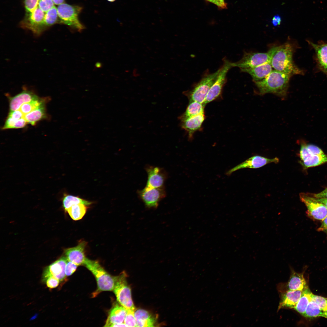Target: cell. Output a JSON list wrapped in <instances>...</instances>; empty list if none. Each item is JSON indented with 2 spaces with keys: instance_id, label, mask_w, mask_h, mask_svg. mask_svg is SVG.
<instances>
[{
  "instance_id": "bcb514c9",
  "label": "cell",
  "mask_w": 327,
  "mask_h": 327,
  "mask_svg": "<svg viewBox=\"0 0 327 327\" xmlns=\"http://www.w3.org/2000/svg\"><path fill=\"white\" fill-rule=\"evenodd\" d=\"M319 203L323 204L327 209V199L325 198H315Z\"/></svg>"
},
{
  "instance_id": "f546056e",
  "label": "cell",
  "mask_w": 327,
  "mask_h": 327,
  "mask_svg": "<svg viewBox=\"0 0 327 327\" xmlns=\"http://www.w3.org/2000/svg\"><path fill=\"white\" fill-rule=\"evenodd\" d=\"M323 312L316 302L312 300L307 306L303 316L309 318L322 317Z\"/></svg>"
},
{
  "instance_id": "d4e9b609",
  "label": "cell",
  "mask_w": 327,
  "mask_h": 327,
  "mask_svg": "<svg viewBox=\"0 0 327 327\" xmlns=\"http://www.w3.org/2000/svg\"><path fill=\"white\" fill-rule=\"evenodd\" d=\"M204 113V104L195 101H190L184 113L180 117L184 120Z\"/></svg>"
},
{
  "instance_id": "8fae6325",
  "label": "cell",
  "mask_w": 327,
  "mask_h": 327,
  "mask_svg": "<svg viewBox=\"0 0 327 327\" xmlns=\"http://www.w3.org/2000/svg\"><path fill=\"white\" fill-rule=\"evenodd\" d=\"M45 12L38 6L33 12L28 13L23 26L39 35L46 28L44 22Z\"/></svg>"
},
{
  "instance_id": "ac0fdd59",
  "label": "cell",
  "mask_w": 327,
  "mask_h": 327,
  "mask_svg": "<svg viewBox=\"0 0 327 327\" xmlns=\"http://www.w3.org/2000/svg\"><path fill=\"white\" fill-rule=\"evenodd\" d=\"M127 309L122 306L116 304L111 309L104 326L111 327L114 324L124 323Z\"/></svg>"
},
{
  "instance_id": "ffe728a7",
  "label": "cell",
  "mask_w": 327,
  "mask_h": 327,
  "mask_svg": "<svg viewBox=\"0 0 327 327\" xmlns=\"http://www.w3.org/2000/svg\"><path fill=\"white\" fill-rule=\"evenodd\" d=\"M204 119L205 116L203 113L186 119L181 120V127L188 133L190 136L200 128Z\"/></svg>"
},
{
  "instance_id": "60d3db41",
  "label": "cell",
  "mask_w": 327,
  "mask_h": 327,
  "mask_svg": "<svg viewBox=\"0 0 327 327\" xmlns=\"http://www.w3.org/2000/svg\"><path fill=\"white\" fill-rule=\"evenodd\" d=\"M24 114L20 110L14 111H10L8 117L12 119L18 120L23 117Z\"/></svg>"
},
{
  "instance_id": "484cf974",
  "label": "cell",
  "mask_w": 327,
  "mask_h": 327,
  "mask_svg": "<svg viewBox=\"0 0 327 327\" xmlns=\"http://www.w3.org/2000/svg\"><path fill=\"white\" fill-rule=\"evenodd\" d=\"M92 203V202L84 199L79 197L66 193H64L62 198L63 206L66 211L71 206L75 204L82 203L89 206Z\"/></svg>"
},
{
  "instance_id": "e0dca14e",
  "label": "cell",
  "mask_w": 327,
  "mask_h": 327,
  "mask_svg": "<svg viewBox=\"0 0 327 327\" xmlns=\"http://www.w3.org/2000/svg\"><path fill=\"white\" fill-rule=\"evenodd\" d=\"M39 98L36 95L32 92L29 91L24 90L10 99L9 103L10 111H14L18 110L23 104L37 100Z\"/></svg>"
},
{
  "instance_id": "e575fe53",
  "label": "cell",
  "mask_w": 327,
  "mask_h": 327,
  "mask_svg": "<svg viewBox=\"0 0 327 327\" xmlns=\"http://www.w3.org/2000/svg\"><path fill=\"white\" fill-rule=\"evenodd\" d=\"M54 5L52 0H39L38 6L45 13L53 7Z\"/></svg>"
},
{
  "instance_id": "f907efd6",
  "label": "cell",
  "mask_w": 327,
  "mask_h": 327,
  "mask_svg": "<svg viewBox=\"0 0 327 327\" xmlns=\"http://www.w3.org/2000/svg\"><path fill=\"white\" fill-rule=\"evenodd\" d=\"M107 0L108 1L110 2H113L114 1L116 0Z\"/></svg>"
},
{
  "instance_id": "f1b7e54d",
  "label": "cell",
  "mask_w": 327,
  "mask_h": 327,
  "mask_svg": "<svg viewBox=\"0 0 327 327\" xmlns=\"http://www.w3.org/2000/svg\"><path fill=\"white\" fill-rule=\"evenodd\" d=\"M87 206L82 203L77 204L72 206L66 211L73 220H78L81 219L85 214Z\"/></svg>"
},
{
  "instance_id": "2e32d148",
  "label": "cell",
  "mask_w": 327,
  "mask_h": 327,
  "mask_svg": "<svg viewBox=\"0 0 327 327\" xmlns=\"http://www.w3.org/2000/svg\"><path fill=\"white\" fill-rule=\"evenodd\" d=\"M270 62L256 67L240 69L243 72L249 74L254 82L260 81L266 78L273 70Z\"/></svg>"
},
{
  "instance_id": "9c48e42d",
  "label": "cell",
  "mask_w": 327,
  "mask_h": 327,
  "mask_svg": "<svg viewBox=\"0 0 327 327\" xmlns=\"http://www.w3.org/2000/svg\"><path fill=\"white\" fill-rule=\"evenodd\" d=\"M138 194L146 207L150 209L157 208L160 201L166 196L164 187L154 188L145 187L139 191Z\"/></svg>"
},
{
  "instance_id": "6da1fadb",
  "label": "cell",
  "mask_w": 327,
  "mask_h": 327,
  "mask_svg": "<svg viewBox=\"0 0 327 327\" xmlns=\"http://www.w3.org/2000/svg\"><path fill=\"white\" fill-rule=\"evenodd\" d=\"M291 76L274 70L263 79L254 82L261 94L271 93L284 97L286 95Z\"/></svg>"
},
{
  "instance_id": "83f0119b",
  "label": "cell",
  "mask_w": 327,
  "mask_h": 327,
  "mask_svg": "<svg viewBox=\"0 0 327 327\" xmlns=\"http://www.w3.org/2000/svg\"><path fill=\"white\" fill-rule=\"evenodd\" d=\"M327 162V155L324 154L312 155L303 161L301 164L305 168L316 166Z\"/></svg>"
},
{
  "instance_id": "ba28073f",
  "label": "cell",
  "mask_w": 327,
  "mask_h": 327,
  "mask_svg": "<svg viewBox=\"0 0 327 327\" xmlns=\"http://www.w3.org/2000/svg\"><path fill=\"white\" fill-rule=\"evenodd\" d=\"M232 67V62L226 59L223 60V64L220 68V71L216 79L206 97L204 104L212 101L219 96L226 82L227 73L229 70Z\"/></svg>"
},
{
  "instance_id": "5bb4252c",
  "label": "cell",
  "mask_w": 327,
  "mask_h": 327,
  "mask_svg": "<svg viewBox=\"0 0 327 327\" xmlns=\"http://www.w3.org/2000/svg\"><path fill=\"white\" fill-rule=\"evenodd\" d=\"M87 245V243L83 241L76 246L66 249L64 253L68 260L78 266H84L88 258L85 251Z\"/></svg>"
},
{
  "instance_id": "7a4b0ae2",
  "label": "cell",
  "mask_w": 327,
  "mask_h": 327,
  "mask_svg": "<svg viewBox=\"0 0 327 327\" xmlns=\"http://www.w3.org/2000/svg\"><path fill=\"white\" fill-rule=\"evenodd\" d=\"M293 47L289 42L278 46L270 62L272 68L291 76L302 74V71L293 62Z\"/></svg>"
},
{
  "instance_id": "f35d334b",
  "label": "cell",
  "mask_w": 327,
  "mask_h": 327,
  "mask_svg": "<svg viewBox=\"0 0 327 327\" xmlns=\"http://www.w3.org/2000/svg\"><path fill=\"white\" fill-rule=\"evenodd\" d=\"M78 266L68 260L66 266L65 273L66 276L72 274L76 271Z\"/></svg>"
},
{
  "instance_id": "5b68a950",
  "label": "cell",
  "mask_w": 327,
  "mask_h": 327,
  "mask_svg": "<svg viewBox=\"0 0 327 327\" xmlns=\"http://www.w3.org/2000/svg\"><path fill=\"white\" fill-rule=\"evenodd\" d=\"M220 69L214 73H208L194 86L188 94L190 101H195L204 105L207 94L219 72Z\"/></svg>"
},
{
  "instance_id": "8d00e7d4",
  "label": "cell",
  "mask_w": 327,
  "mask_h": 327,
  "mask_svg": "<svg viewBox=\"0 0 327 327\" xmlns=\"http://www.w3.org/2000/svg\"><path fill=\"white\" fill-rule=\"evenodd\" d=\"M60 280L53 276H50L46 278L44 282L45 283L46 286L50 289L56 288L59 285Z\"/></svg>"
},
{
  "instance_id": "d6986e66",
  "label": "cell",
  "mask_w": 327,
  "mask_h": 327,
  "mask_svg": "<svg viewBox=\"0 0 327 327\" xmlns=\"http://www.w3.org/2000/svg\"><path fill=\"white\" fill-rule=\"evenodd\" d=\"M302 291L287 290L282 296L278 310L282 308H294L301 296Z\"/></svg>"
},
{
  "instance_id": "cb8c5ba5",
  "label": "cell",
  "mask_w": 327,
  "mask_h": 327,
  "mask_svg": "<svg viewBox=\"0 0 327 327\" xmlns=\"http://www.w3.org/2000/svg\"><path fill=\"white\" fill-rule=\"evenodd\" d=\"M312 294L307 286L303 290L301 296L294 307V309L303 315L307 306L312 299Z\"/></svg>"
},
{
  "instance_id": "277c9868",
  "label": "cell",
  "mask_w": 327,
  "mask_h": 327,
  "mask_svg": "<svg viewBox=\"0 0 327 327\" xmlns=\"http://www.w3.org/2000/svg\"><path fill=\"white\" fill-rule=\"evenodd\" d=\"M278 47H273L264 53H245L239 61L232 63L233 67L240 69L252 68L270 62Z\"/></svg>"
},
{
  "instance_id": "7bdbcfd3",
  "label": "cell",
  "mask_w": 327,
  "mask_h": 327,
  "mask_svg": "<svg viewBox=\"0 0 327 327\" xmlns=\"http://www.w3.org/2000/svg\"><path fill=\"white\" fill-rule=\"evenodd\" d=\"M207 1L214 3L217 5L219 7L222 8H226V5L224 1L223 0H207Z\"/></svg>"
},
{
  "instance_id": "836d02e7",
  "label": "cell",
  "mask_w": 327,
  "mask_h": 327,
  "mask_svg": "<svg viewBox=\"0 0 327 327\" xmlns=\"http://www.w3.org/2000/svg\"><path fill=\"white\" fill-rule=\"evenodd\" d=\"M312 300L316 302L322 311H327V298L313 294Z\"/></svg>"
},
{
  "instance_id": "1f68e13d",
  "label": "cell",
  "mask_w": 327,
  "mask_h": 327,
  "mask_svg": "<svg viewBox=\"0 0 327 327\" xmlns=\"http://www.w3.org/2000/svg\"><path fill=\"white\" fill-rule=\"evenodd\" d=\"M58 16L57 9L55 6L45 12L44 22L45 28L55 24L57 21Z\"/></svg>"
},
{
  "instance_id": "4316f807",
  "label": "cell",
  "mask_w": 327,
  "mask_h": 327,
  "mask_svg": "<svg viewBox=\"0 0 327 327\" xmlns=\"http://www.w3.org/2000/svg\"><path fill=\"white\" fill-rule=\"evenodd\" d=\"M46 117L45 105L34 110L31 112L24 115L23 117L28 123L33 125L36 122L44 119Z\"/></svg>"
},
{
  "instance_id": "8992f818",
  "label": "cell",
  "mask_w": 327,
  "mask_h": 327,
  "mask_svg": "<svg viewBox=\"0 0 327 327\" xmlns=\"http://www.w3.org/2000/svg\"><path fill=\"white\" fill-rule=\"evenodd\" d=\"M78 6L63 3L57 8L58 16L64 24L80 31L84 28L80 22L78 16L82 10Z\"/></svg>"
},
{
  "instance_id": "4dcf8cb0",
  "label": "cell",
  "mask_w": 327,
  "mask_h": 327,
  "mask_svg": "<svg viewBox=\"0 0 327 327\" xmlns=\"http://www.w3.org/2000/svg\"><path fill=\"white\" fill-rule=\"evenodd\" d=\"M44 105H45L44 100L39 98L23 104L19 110L25 115Z\"/></svg>"
},
{
  "instance_id": "7402d4cb",
  "label": "cell",
  "mask_w": 327,
  "mask_h": 327,
  "mask_svg": "<svg viewBox=\"0 0 327 327\" xmlns=\"http://www.w3.org/2000/svg\"><path fill=\"white\" fill-rule=\"evenodd\" d=\"M288 290H303L307 286L302 273L292 270L287 285Z\"/></svg>"
},
{
  "instance_id": "9a60e30c",
  "label": "cell",
  "mask_w": 327,
  "mask_h": 327,
  "mask_svg": "<svg viewBox=\"0 0 327 327\" xmlns=\"http://www.w3.org/2000/svg\"><path fill=\"white\" fill-rule=\"evenodd\" d=\"M147 180L146 187L150 188L164 187L167 175L162 169L157 167L150 166L146 168Z\"/></svg>"
},
{
  "instance_id": "7c38bea8",
  "label": "cell",
  "mask_w": 327,
  "mask_h": 327,
  "mask_svg": "<svg viewBox=\"0 0 327 327\" xmlns=\"http://www.w3.org/2000/svg\"><path fill=\"white\" fill-rule=\"evenodd\" d=\"M68 261L66 257L62 256L51 263L44 269L42 276L43 282L48 277L53 276L60 281H63L66 276L65 273L66 266Z\"/></svg>"
},
{
  "instance_id": "7dc6e473",
  "label": "cell",
  "mask_w": 327,
  "mask_h": 327,
  "mask_svg": "<svg viewBox=\"0 0 327 327\" xmlns=\"http://www.w3.org/2000/svg\"><path fill=\"white\" fill-rule=\"evenodd\" d=\"M55 5H59L63 3L64 0H52Z\"/></svg>"
},
{
  "instance_id": "d590c367",
  "label": "cell",
  "mask_w": 327,
  "mask_h": 327,
  "mask_svg": "<svg viewBox=\"0 0 327 327\" xmlns=\"http://www.w3.org/2000/svg\"><path fill=\"white\" fill-rule=\"evenodd\" d=\"M39 0H24L25 9L28 13L33 12L38 6Z\"/></svg>"
},
{
  "instance_id": "816d5d0a",
  "label": "cell",
  "mask_w": 327,
  "mask_h": 327,
  "mask_svg": "<svg viewBox=\"0 0 327 327\" xmlns=\"http://www.w3.org/2000/svg\"><path fill=\"white\" fill-rule=\"evenodd\" d=\"M223 0V1H224V0Z\"/></svg>"
},
{
  "instance_id": "ee69618b",
  "label": "cell",
  "mask_w": 327,
  "mask_h": 327,
  "mask_svg": "<svg viewBox=\"0 0 327 327\" xmlns=\"http://www.w3.org/2000/svg\"><path fill=\"white\" fill-rule=\"evenodd\" d=\"M318 230L325 232L327 235V216L322 220V223Z\"/></svg>"
},
{
  "instance_id": "b9f144b4",
  "label": "cell",
  "mask_w": 327,
  "mask_h": 327,
  "mask_svg": "<svg viewBox=\"0 0 327 327\" xmlns=\"http://www.w3.org/2000/svg\"><path fill=\"white\" fill-rule=\"evenodd\" d=\"M308 194L309 196L315 198H325L327 199V188L321 192L318 193H308Z\"/></svg>"
},
{
  "instance_id": "f6af8a7d",
  "label": "cell",
  "mask_w": 327,
  "mask_h": 327,
  "mask_svg": "<svg viewBox=\"0 0 327 327\" xmlns=\"http://www.w3.org/2000/svg\"><path fill=\"white\" fill-rule=\"evenodd\" d=\"M272 23L274 26H277L280 25L281 22V19L280 17L278 16H275L273 17L272 19Z\"/></svg>"
},
{
  "instance_id": "c3c4849f",
  "label": "cell",
  "mask_w": 327,
  "mask_h": 327,
  "mask_svg": "<svg viewBox=\"0 0 327 327\" xmlns=\"http://www.w3.org/2000/svg\"><path fill=\"white\" fill-rule=\"evenodd\" d=\"M111 327H127V326L124 323H123L113 325Z\"/></svg>"
},
{
  "instance_id": "681fc988",
  "label": "cell",
  "mask_w": 327,
  "mask_h": 327,
  "mask_svg": "<svg viewBox=\"0 0 327 327\" xmlns=\"http://www.w3.org/2000/svg\"><path fill=\"white\" fill-rule=\"evenodd\" d=\"M322 317L327 319V311L324 312Z\"/></svg>"
},
{
  "instance_id": "44dd1931",
  "label": "cell",
  "mask_w": 327,
  "mask_h": 327,
  "mask_svg": "<svg viewBox=\"0 0 327 327\" xmlns=\"http://www.w3.org/2000/svg\"><path fill=\"white\" fill-rule=\"evenodd\" d=\"M136 327H153L155 322V318L147 311L139 309L134 312Z\"/></svg>"
},
{
  "instance_id": "4fadbf2b",
  "label": "cell",
  "mask_w": 327,
  "mask_h": 327,
  "mask_svg": "<svg viewBox=\"0 0 327 327\" xmlns=\"http://www.w3.org/2000/svg\"><path fill=\"white\" fill-rule=\"evenodd\" d=\"M279 161V159L276 157L269 159L258 155L254 156L229 170L226 174L229 175L237 170L243 168H258L270 163H278Z\"/></svg>"
},
{
  "instance_id": "3957f363",
  "label": "cell",
  "mask_w": 327,
  "mask_h": 327,
  "mask_svg": "<svg viewBox=\"0 0 327 327\" xmlns=\"http://www.w3.org/2000/svg\"><path fill=\"white\" fill-rule=\"evenodd\" d=\"M84 266L92 273L96 280L97 289L94 296L102 291L113 290L116 276L107 273L97 261L87 258Z\"/></svg>"
},
{
  "instance_id": "74e56055",
  "label": "cell",
  "mask_w": 327,
  "mask_h": 327,
  "mask_svg": "<svg viewBox=\"0 0 327 327\" xmlns=\"http://www.w3.org/2000/svg\"><path fill=\"white\" fill-rule=\"evenodd\" d=\"M307 149L312 155H318L324 154L322 150L317 146L311 144L306 145Z\"/></svg>"
},
{
  "instance_id": "603a6c76",
  "label": "cell",
  "mask_w": 327,
  "mask_h": 327,
  "mask_svg": "<svg viewBox=\"0 0 327 327\" xmlns=\"http://www.w3.org/2000/svg\"><path fill=\"white\" fill-rule=\"evenodd\" d=\"M316 53L320 67L327 73V44H316L309 42Z\"/></svg>"
},
{
  "instance_id": "52a82bcc",
  "label": "cell",
  "mask_w": 327,
  "mask_h": 327,
  "mask_svg": "<svg viewBox=\"0 0 327 327\" xmlns=\"http://www.w3.org/2000/svg\"><path fill=\"white\" fill-rule=\"evenodd\" d=\"M126 275L123 273L116 276L114 292L119 303L127 310L135 309L132 301L130 287L127 282Z\"/></svg>"
},
{
  "instance_id": "d6a6232c",
  "label": "cell",
  "mask_w": 327,
  "mask_h": 327,
  "mask_svg": "<svg viewBox=\"0 0 327 327\" xmlns=\"http://www.w3.org/2000/svg\"><path fill=\"white\" fill-rule=\"evenodd\" d=\"M124 323L127 327H136V321L134 316L135 310L128 309Z\"/></svg>"
},
{
  "instance_id": "30bf717a",
  "label": "cell",
  "mask_w": 327,
  "mask_h": 327,
  "mask_svg": "<svg viewBox=\"0 0 327 327\" xmlns=\"http://www.w3.org/2000/svg\"><path fill=\"white\" fill-rule=\"evenodd\" d=\"M301 201L306 206L309 216L317 220H323L327 216V209L322 204L307 193L299 194Z\"/></svg>"
},
{
  "instance_id": "ab89813d",
  "label": "cell",
  "mask_w": 327,
  "mask_h": 327,
  "mask_svg": "<svg viewBox=\"0 0 327 327\" xmlns=\"http://www.w3.org/2000/svg\"><path fill=\"white\" fill-rule=\"evenodd\" d=\"M311 155H312L309 153L307 149L306 145L302 144L299 152V156L301 161H303Z\"/></svg>"
}]
</instances>
